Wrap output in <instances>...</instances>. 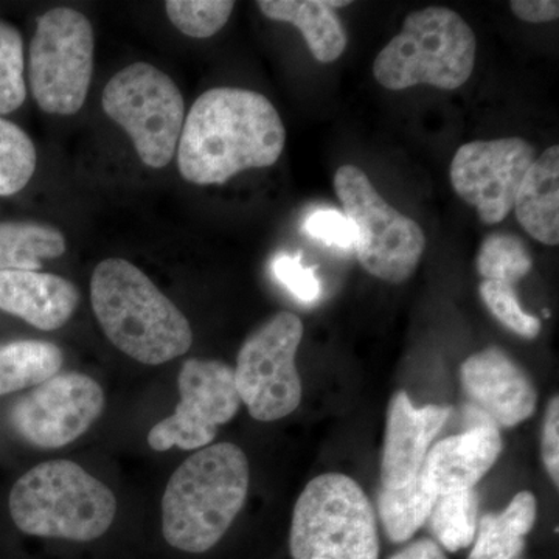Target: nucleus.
<instances>
[{
  "label": "nucleus",
  "mask_w": 559,
  "mask_h": 559,
  "mask_svg": "<svg viewBox=\"0 0 559 559\" xmlns=\"http://www.w3.org/2000/svg\"><path fill=\"white\" fill-rule=\"evenodd\" d=\"M285 143V124L264 95L216 87L193 103L183 121L179 171L197 186H223L238 173L274 165Z\"/></svg>",
  "instance_id": "obj_1"
},
{
  "label": "nucleus",
  "mask_w": 559,
  "mask_h": 559,
  "mask_svg": "<svg viewBox=\"0 0 559 559\" xmlns=\"http://www.w3.org/2000/svg\"><path fill=\"white\" fill-rule=\"evenodd\" d=\"M91 300L106 337L146 366L170 362L193 344L182 311L130 261L98 263L92 274Z\"/></svg>",
  "instance_id": "obj_2"
},
{
  "label": "nucleus",
  "mask_w": 559,
  "mask_h": 559,
  "mask_svg": "<svg viewBox=\"0 0 559 559\" xmlns=\"http://www.w3.org/2000/svg\"><path fill=\"white\" fill-rule=\"evenodd\" d=\"M249 462L234 443L205 447L173 473L162 498V532L175 549L204 554L234 524L248 498Z\"/></svg>",
  "instance_id": "obj_3"
},
{
  "label": "nucleus",
  "mask_w": 559,
  "mask_h": 559,
  "mask_svg": "<svg viewBox=\"0 0 559 559\" xmlns=\"http://www.w3.org/2000/svg\"><path fill=\"white\" fill-rule=\"evenodd\" d=\"M10 513L27 535L90 543L112 525L117 500L103 481L76 463L51 460L14 484Z\"/></svg>",
  "instance_id": "obj_4"
},
{
  "label": "nucleus",
  "mask_w": 559,
  "mask_h": 559,
  "mask_svg": "<svg viewBox=\"0 0 559 559\" xmlns=\"http://www.w3.org/2000/svg\"><path fill=\"white\" fill-rule=\"evenodd\" d=\"M473 28L444 7L414 11L373 62V75L389 91L418 84L454 91L469 80L476 64Z\"/></svg>",
  "instance_id": "obj_5"
},
{
  "label": "nucleus",
  "mask_w": 559,
  "mask_h": 559,
  "mask_svg": "<svg viewBox=\"0 0 559 559\" xmlns=\"http://www.w3.org/2000/svg\"><path fill=\"white\" fill-rule=\"evenodd\" d=\"M294 559H378L377 516L358 481L344 474L316 477L296 507L289 536Z\"/></svg>",
  "instance_id": "obj_6"
},
{
  "label": "nucleus",
  "mask_w": 559,
  "mask_h": 559,
  "mask_svg": "<svg viewBox=\"0 0 559 559\" xmlns=\"http://www.w3.org/2000/svg\"><path fill=\"white\" fill-rule=\"evenodd\" d=\"M334 190L355 231L360 266L392 285L409 280L426 249L421 227L385 202L366 173L355 165H344L336 171Z\"/></svg>",
  "instance_id": "obj_7"
},
{
  "label": "nucleus",
  "mask_w": 559,
  "mask_h": 559,
  "mask_svg": "<svg viewBox=\"0 0 559 559\" xmlns=\"http://www.w3.org/2000/svg\"><path fill=\"white\" fill-rule=\"evenodd\" d=\"M102 105L130 135L143 164L151 168L170 164L182 134L186 103L167 73L146 62L128 66L106 84Z\"/></svg>",
  "instance_id": "obj_8"
},
{
  "label": "nucleus",
  "mask_w": 559,
  "mask_h": 559,
  "mask_svg": "<svg viewBox=\"0 0 559 559\" xmlns=\"http://www.w3.org/2000/svg\"><path fill=\"white\" fill-rule=\"evenodd\" d=\"M94 70V31L79 10L58 7L36 21L28 79L44 112L73 116L83 108Z\"/></svg>",
  "instance_id": "obj_9"
},
{
  "label": "nucleus",
  "mask_w": 559,
  "mask_h": 559,
  "mask_svg": "<svg viewBox=\"0 0 559 559\" xmlns=\"http://www.w3.org/2000/svg\"><path fill=\"white\" fill-rule=\"evenodd\" d=\"M304 323L288 311L278 312L245 341L234 369L241 403L257 421L288 417L301 401L296 367Z\"/></svg>",
  "instance_id": "obj_10"
},
{
  "label": "nucleus",
  "mask_w": 559,
  "mask_h": 559,
  "mask_svg": "<svg viewBox=\"0 0 559 559\" xmlns=\"http://www.w3.org/2000/svg\"><path fill=\"white\" fill-rule=\"evenodd\" d=\"M178 385L180 401L175 414L150 430L148 443L154 451L209 447L219 426L229 423L240 409L234 369L221 360H186Z\"/></svg>",
  "instance_id": "obj_11"
},
{
  "label": "nucleus",
  "mask_w": 559,
  "mask_h": 559,
  "mask_svg": "<svg viewBox=\"0 0 559 559\" xmlns=\"http://www.w3.org/2000/svg\"><path fill=\"white\" fill-rule=\"evenodd\" d=\"M535 159V150L520 138L465 143L452 159V189L476 209L481 223L495 226L514 209Z\"/></svg>",
  "instance_id": "obj_12"
},
{
  "label": "nucleus",
  "mask_w": 559,
  "mask_h": 559,
  "mask_svg": "<svg viewBox=\"0 0 559 559\" xmlns=\"http://www.w3.org/2000/svg\"><path fill=\"white\" fill-rule=\"evenodd\" d=\"M105 409V393L97 381L66 373L36 385L10 412L14 430L43 450H57L80 439Z\"/></svg>",
  "instance_id": "obj_13"
},
{
  "label": "nucleus",
  "mask_w": 559,
  "mask_h": 559,
  "mask_svg": "<svg viewBox=\"0 0 559 559\" xmlns=\"http://www.w3.org/2000/svg\"><path fill=\"white\" fill-rule=\"evenodd\" d=\"M460 377L471 406L484 412L498 428H514L535 414L538 392L502 348L488 347L469 356Z\"/></svg>",
  "instance_id": "obj_14"
},
{
  "label": "nucleus",
  "mask_w": 559,
  "mask_h": 559,
  "mask_svg": "<svg viewBox=\"0 0 559 559\" xmlns=\"http://www.w3.org/2000/svg\"><path fill=\"white\" fill-rule=\"evenodd\" d=\"M466 429L429 450L421 474L437 496L474 489L502 452L499 428L476 407H465Z\"/></svg>",
  "instance_id": "obj_15"
},
{
  "label": "nucleus",
  "mask_w": 559,
  "mask_h": 559,
  "mask_svg": "<svg viewBox=\"0 0 559 559\" xmlns=\"http://www.w3.org/2000/svg\"><path fill=\"white\" fill-rule=\"evenodd\" d=\"M450 415L451 407L425 406L418 409L406 392L393 395L382 451L381 487L401 488L417 477L428 457L430 444Z\"/></svg>",
  "instance_id": "obj_16"
},
{
  "label": "nucleus",
  "mask_w": 559,
  "mask_h": 559,
  "mask_svg": "<svg viewBox=\"0 0 559 559\" xmlns=\"http://www.w3.org/2000/svg\"><path fill=\"white\" fill-rule=\"evenodd\" d=\"M79 304V289L60 275L39 271L0 272V310L25 320L35 329H61Z\"/></svg>",
  "instance_id": "obj_17"
},
{
  "label": "nucleus",
  "mask_w": 559,
  "mask_h": 559,
  "mask_svg": "<svg viewBox=\"0 0 559 559\" xmlns=\"http://www.w3.org/2000/svg\"><path fill=\"white\" fill-rule=\"evenodd\" d=\"M349 3L341 0H260L257 5L267 20L288 22L299 28L314 60L330 64L342 57L347 47V33L334 9Z\"/></svg>",
  "instance_id": "obj_18"
},
{
  "label": "nucleus",
  "mask_w": 559,
  "mask_h": 559,
  "mask_svg": "<svg viewBox=\"0 0 559 559\" xmlns=\"http://www.w3.org/2000/svg\"><path fill=\"white\" fill-rule=\"evenodd\" d=\"M516 218L536 241L559 242V146L554 145L533 160L518 191Z\"/></svg>",
  "instance_id": "obj_19"
},
{
  "label": "nucleus",
  "mask_w": 559,
  "mask_h": 559,
  "mask_svg": "<svg viewBox=\"0 0 559 559\" xmlns=\"http://www.w3.org/2000/svg\"><path fill=\"white\" fill-rule=\"evenodd\" d=\"M538 516V500L521 491L500 513H488L477 522L476 539L468 559H518L525 538Z\"/></svg>",
  "instance_id": "obj_20"
},
{
  "label": "nucleus",
  "mask_w": 559,
  "mask_h": 559,
  "mask_svg": "<svg viewBox=\"0 0 559 559\" xmlns=\"http://www.w3.org/2000/svg\"><path fill=\"white\" fill-rule=\"evenodd\" d=\"M66 252V238L57 227L35 221L0 223V272L38 271L44 260Z\"/></svg>",
  "instance_id": "obj_21"
},
{
  "label": "nucleus",
  "mask_w": 559,
  "mask_h": 559,
  "mask_svg": "<svg viewBox=\"0 0 559 559\" xmlns=\"http://www.w3.org/2000/svg\"><path fill=\"white\" fill-rule=\"evenodd\" d=\"M62 352L44 341H17L0 345V396L36 388L57 377Z\"/></svg>",
  "instance_id": "obj_22"
},
{
  "label": "nucleus",
  "mask_w": 559,
  "mask_h": 559,
  "mask_svg": "<svg viewBox=\"0 0 559 559\" xmlns=\"http://www.w3.org/2000/svg\"><path fill=\"white\" fill-rule=\"evenodd\" d=\"M437 495L423 479L421 471L401 488L381 487L378 511L382 527L393 543H407L429 520Z\"/></svg>",
  "instance_id": "obj_23"
},
{
  "label": "nucleus",
  "mask_w": 559,
  "mask_h": 559,
  "mask_svg": "<svg viewBox=\"0 0 559 559\" xmlns=\"http://www.w3.org/2000/svg\"><path fill=\"white\" fill-rule=\"evenodd\" d=\"M433 536L448 551L466 549L476 539L477 496L474 489L437 496L429 514Z\"/></svg>",
  "instance_id": "obj_24"
},
{
  "label": "nucleus",
  "mask_w": 559,
  "mask_h": 559,
  "mask_svg": "<svg viewBox=\"0 0 559 559\" xmlns=\"http://www.w3.org/2000/svg\"><path fill=\"white\" fill-rule=\"evenodd\" d=\"M527 246L516 235L492 234L481 242L477 253V271L489 282L513 286L532 271Z\"/></svg>",
  "instance_id": "obj_25"
},
{
  "label": "nucleus",
  "mask_w": 559,
  "mask_h": 559,
  "mask_svg": "<svg viewBox=\"0 0 559 559\" xmlns=\"http://www.w3.org/2000/svg\"><path fill=\"white\" fill-rule=\"evenodd\" d=\"M38 154L32 139L17 124L0 117V197L27 187L35 175Z\"/></svg>",
  "instance_id": "obj_26"
},
{
  "label": "nucleus",
  "mask_w": 559,
  "mask_h": 559,
  "mask_svg": "<svg viewBox=\"0 0 559 559\" xmlns=\"http://www.w3.org/2000/svg\"><path fill=\"white\" fill-rule=\"evenodd\" d=\"M24 40L9 22L0 21V117L24 105L27 86L24 79Z\"/></svg>",
  "instance_id": "obj_27"
},
{
  "label": "nucleus",
  "mask_w": 559,
  "mask_h": 559,
  "mask_svg": "<svg viewBox=\"0 0 559 559\" xmlns=\"http://www.w3.org/2000/svg\"><path fill=\"white\" fill-rule=\"evenodd\" d=\"M235 2L229 0H168V20L190 38L205 39L216 35L229 21Z\"/></svg>",
  "instance_id": "obj_28"
},
{
  "label": "nucleus",
  "mask_w": 559,
  "mask_h": 559,
  "mask_svg": "<svg viewBox=\"0 0 559 559\" xmlns=\"http://www.w3.org/2000/svg\"><path fill=\"white\" fill-rule=\"evenodd\" d=\"M480 297L489 312L518 336L524 340L539 336L540 320L522 310L513 286L485 280L480 285Z\"/></svg>",
  "instance_id": "obj_29"
},
{
  "label": "nucleus",
  "mask_w": 559,
  "mask_h": 559,
  "mask_svg": "<svg viewBox=\"0 0 559 559\" xmlns=\"http://www.w3.org/2000/svg\"><path fill=\"white\" fill-rule=\"evenodd\" d=\"M275 278L304 304H314L320 297V282L314 267L301 264V255L280 253L272 263Z\"/></svg>",
  "instance_id": "obj_30"
},
{
  "label": "nucleus",
  "mask_w": 559,
  "mask_h": 559,
  "mask_svg": "<svg viewBox=\"0 0 559 559\" xmlns=\"http://www.w3.org/2000/svg\"><path fill=\"white\" fill-rule=\"evenodd\" d=\"M305 231L314 240L341 249L355 248V231L344 213L337 210H316L305 221Z\"/></svg>",
  "instance_id": "obj_31"
},
{
  "label": "nucleus",
  "mask_w": 559,
  "mask_h": 559,
  "mask_svg": "<svg viewBox=\"0 0 559 559\" xmlns=\"http://www.w3.org/2000/svg\"><path fill=\"white\" fill-rule=\"evenodd\" d=\"M543 460L555 487L559 485V400L555 396L546 411L543 430Z\"/></svg>",
  "instance_id": "obj_32"
},
{
  "label": "nucleus",
  "mask_w": 559,
  "mask_h": 559,
  "mask_svg": "<svg viewBox=\"0 0 559 559\" xmlns=\"http://www.w3.org/2000/svg\"><path fill=\"white\" fill-rule=\"evenodd\" d=\"M510 7L514 16L532 24L557 21L559 16L557 0H513Z\"/></svg>",
  "instance_id": "obj_33"
},
{
  "label": "nucleus",
  "mask_w": 559,
  "mask_h": 559,
  "mask_svg": "<svg viewBox=\"0 0 559 559\" xmlns=\"http://www.w3.org/2000/svg\"><path fill=\"white\" fill-rule=\"evenodd\" d=\"M389 559H448L439 544L432 539H418Z\"/></svg>",
  "instance_id": "obj_34"
},
{
  "label": "nucleus",
  "mask_w": 559,
  "mask_h": 559,
  "mask_svg": "<svg viewBox=\"0 0 559 559\" xmlns=\"http://www.w3.org/2000/svg\"><path fill=\"white\" fill-rule=\"evenodd\" d=\"M518 559H521V558H518Z\"/></svg>",
  "instance_id": "obj_35"
}]
</instances>
